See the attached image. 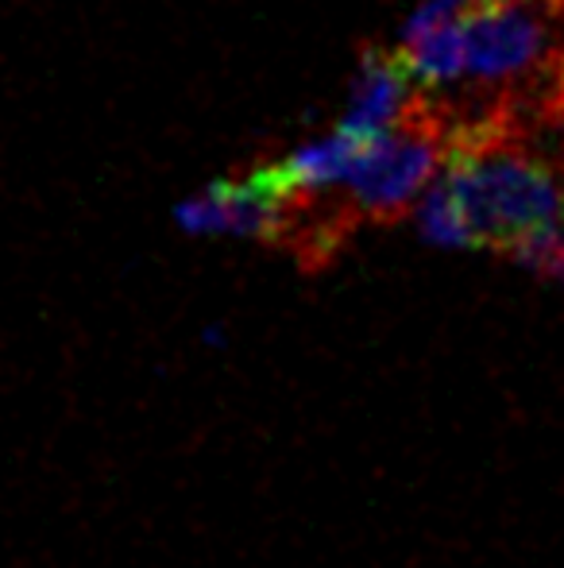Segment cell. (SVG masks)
<instances>
[{
	"instance_id": "cell-9",
	"label": "cell",
	"mask_w": 564,
	"mask_h": 568,
	"mask_svg": "<svg viewBox=\"0 0 564 568\" xmlns=\"http://www.w3.org/2000/svg\"><path fill=\"white\" fill-rule=\"evenodd\" d=\"M475 4H499V0H475Z\"/></svg>"
},
{
	"instance_id": "cell-4",
	"label": "cell",
	"mask_w": 564,
	"mask_h": 568,
	"mask_svg": "<svg viewBox=\"0 0 564 568\" xmlns=\"http://www.w3.org/2000/svg\"><path fill=\"white\" fill-rule=\"evenodd\" d=\"M174 221L189 236H248L279 244L290 225V190L279 166H256L240 179H217L174 205Z\"/></svg>"
},
{
	"instance_id": "cell-6",
	"label": "cell",
	"mask_w": 564,
	"mask_h": 568,
	"mask_svg": "<svg viewBox=\"0 0 564 568\" xmlns=\"http://www.w3.org/2000/svg\"><path fill=\"white\" fill-rule=\"evenodd\" d=\"M399 54L418 85H433L437 90V85H449L460 74H468L464 28L460 23H441V28L410 39V43H399Z\"/></svg>"
},
{
	"instance_id": "cell-1",
	"label": "cell",
	"mask_w": 564,
	"mask_h": 568,
	"mask_svg": "<svg viewBox=\"0 0 564 568\" xmlns=\"http://www.w3.org/2000/svg\"><path fill=\"white\" fill-rule=\"evenodd\" d=\"M441 179L464 213L472 247L488 252L514 255L557 229L564 213V182L526 148L506 105L452 124Z\"/></svg>"
},
{
	"instance_id": "cell-3",
	"label": "cell",
	"mask_w": 564,
	"mask_h": 568,
	"mask_svg": "<svg viewBox=\"0 0 564 568\" xmlns=\"http://www.w3.org/2000/svg\"><path fill=\"white\" fill-rule=\"evenodd\" d=\"M550 16L557 12L545 0L475 4L460 20L468 78L480 85H511L542 70L550 54Z\"/></svg>"
},
{
	"instance_id": "cell-5",
	"label": "cell",
	"mask_w": 564,
	"mask_h": 568,
	"mask_svg": "<svg viewBox=\"0 0 564 568\" xmlns=\"http://www.w3.org/2000/svg\"><path fill=\"white\" fill-rule=\"evenodd\" d=\"M414 85L418 82L407 62H402V54L368 47V51L360 54V67H356L352 93H348L340 124L352 128V132H368V135L391 132L418 101Z\"/></svg>"
},
{
	"instance_id": "cell-2",
	"label": "cell",
	"mask_w": 564,
	"mask_h": 568,
	"mask_svg": "<svg viewBox=\"0 0 564 568\" xmlns=\"http://www.w3.org/2000/svg\"><path fill=\"white\" fill-rule=\"evenodd\" d=\"M452 120L433 101L418 98L410 113L383 132L360 171L348 179L345 205L356 221H376V225H394L410 213V205L433 186L437 171L449 159Z\"/></svg>"
},
{
	"instance_id": "cell-8",
	"label": "cell",
	"mask_w": 564,
	"mask_h": 568,
	"mask_svg": "<svg viewBox=\"0 0 564 568\" xmlns=\"http://www.w3.org/2000/svg\"><path fill=\"white\" fill-rule=\"evenodd\" d=\"M468 8H475V0H422V4L410 12V20L402 23L399 43H410V39L425 36V31L441 28V23H457L460 16H468Z\"/></svg>"
},
{
	"instance_id": "cell-7",
	"label": "cell",
	"mask_w": 564,
	"mask_h": 568,
	"mask_svg": "<svg viewBox=\"0 0 564 568\" xmlns=\"http://www.w3.org/2000/svg\"><path fill=\"white\" fill-rule=\"evenodd\" d=\"M418 236L433 247H472L468 221L444 179H433V186L425 190L422 205H418Z\"/></svg>"
}]
</instances>
